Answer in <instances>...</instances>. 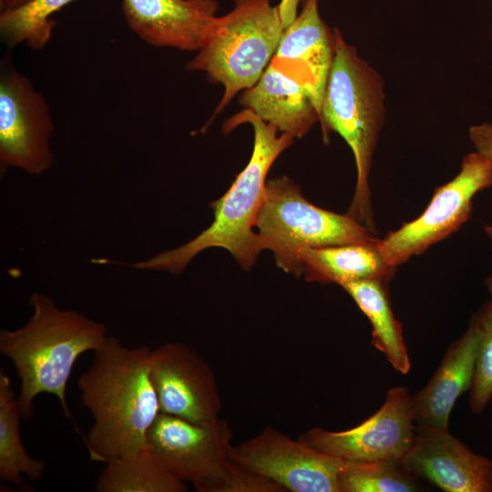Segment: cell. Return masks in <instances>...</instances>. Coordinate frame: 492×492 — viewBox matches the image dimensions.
I'll list each match as a JSON object with an SVG mask.
<instances>
[{"mask_svg":"<svg viewBox=\"0 0 492 492\" xmlns=\"http://www.w3.org/2000/svg\"><path fill=\"white\" fill-rule=\"evenodd\" d=\"M318 3L303 0L300 14L284 28L270 64L305 87L321 113L334 56V35L321 18Z\"/></svg>","mask_w":492,"mask_h":492,"instance_id":"5bb4252c","label":"cell"},{"mask_svg":"<svg viewBox=\"0 0 492 492\" xmlns=\"http://www.w3.org/2000/svg\"><path fill=\"white\" fill-rule=\"evenodd\" d=\"M96 483L97 492H185V482L174 477L148 449L109 459Z\"/></svg>","mask_w":492,"mask_h":492,"instance_id":"ffe728a7","label":"cell"},{"mask_svg":"<svg viewBox=\"0 0 492 492\" xmlns=\"http://www.w3.org/2000/svg\"><path fill=\"white\" fill-rule=\"evenodd\" d=\"M334 56L321 107L324 138L338 133L351 148L356 166L355 191L347 211L374 231L369 174L384 122V81L356 48L333 30Z\"/></svg>","mask_w":492,"mask_h":492,"instance_id":"277c9868","label":"cell"},{"mask_svg":"<svg viewBox=\"0 0 492 492\" xmlns=\"http://www.w3.org/2000/svg\"><path fill=\"white\" fill-rule=\"evenodd\" d=\"M242 123H249L253 128L252 154L228 191L210 203L214 213L210 226L179 247L130 264L133 268L179 274L198 253L211 247L230 251L245 270L254 264L262 251L253 229L263 200L266 177L272 163L292 145L294 138L285 133L277 136L278 129L274 126L248 108L228 119L224 129L230 132Z\"/></svg>","mask_w":492,"mask_h":492,"instance_id":"3957f363","label":"cell"},{"mask_svg":"<svg viewBox=\"0 0 492 492\" xmlns=\"http://www.w3.org/2000/svg\"><path fill=\"white\" fill-rule=\"evenodd\" d=\"M284 26L271 0H235L233 9L217 16L210 33L188 70L203 71L221 84L224 94L214 115L235 95L254 86L271 63Z\"/></svg>","mask_w":492,"mask_h":492,"instance_id":"5b68a950","label":"cell"},{"mask_svg":"<svg viewBox=\"0 0 492 492\" xmlns=\"http://www.w3.org/2000/svg\"><path fill=\"white\" fill-rule=\"evenodd\" d=\"M491 186L492 159L477 150L466 154L458 174L436 189L420 216L379 240L387 262L397 268L456 231L469 219L475 195Z\"/></svg>","mask_w":492,"mask_h":492,"instance_id":"ba28073f","label":"cell"},{"mask_svg":"<svg viewBox=\"0 0 492 492\" xmlns=\"http://www.w3.org/2000/svg\"><path fill=\"white\" fill-rule=\"evenodd\" d=\"M22 417L11 380L5 369L0 371V480L22 484L24 476L40 479L46 465L31 456L20 436Z\"/></svg>","mask_w":492,"mask_h":492,"instance_id":"44dd1931","label":"cell"},{"mask_svg":"<svg viewBox=\"0 0 492 492\" xmlns=\"http://www.w3.org/2000/svg\"><path fill=\"white\" fill-rule=\"evenodd\" d=\"M339 492H414L415 477L400 461H344L338 478Z\"/></svg>","mask_w":492,"mask_h":492,"instance_id":"603a6c76","label":"cell"},{"mask_svg":"<svg viewBox=\"0 0 492 492\" xmlns=\"http://www.w3.org/2000/svg\"><path fill=\"white\" fill-rule=\"evenodd\" d=\"M232 430L227 420L203 424L159 413L147 435V448L179 480L199 492H230Z\"/></svg>","mask_w":492,"mask_h":492,"instance_id":"52a82bcc","label":"cell"},{"mask_svg":"<svg viewBox=\"0 0 492 492\" xmlns=\"http://www.w3.org/2000/svg\"><path fill=\"white\" fill-rule=\"evenodd\" d=\"M300 0H281L278 5L280 16L284 28L297 16V8Z\"/></svg>","mask_w":492,"mask_h":492,"instance_id":"484cf974","label":"cell"},{"mask_svg":"<svg viewBox=\"0 0 492 492\" xmlns=\"http://www.w3.org/2000/svg\"><path fill=\"white\" fill-rule=\"evenodd\" d=\"M74 0H30L13 9L1 11L0 33L13 48L26 43L35 50L43 48L56 26L53 15Z\"/></svg>","mask_w":492,"mask_h":492,"instance_id":"7402d4cb","label":"cell"},{"mask_svg":"<svg viewBox=\"0 0 492 492\" xmlns=\"http://www.w3.org/2000/svg\"><path fill=\"white\" fill-rule=\"evenodd\" d=\"M484 283H485L488 292L490 293V295L492 297V274L486 278Z\"/></svg>","mask_w":492,"mask_h":492,"instance_id":"83f0119b","label":"cell"},{"mask_svg":"<svg viewBox=\"0 0 492 492\" xmlns=\"http://www.w3.org/2000/svg\"><path fill=\"white\" fill-rule=\"evenodd\" d=\"M484 231L492 240V223L484 227Z\"/></svg>","mask_w":492,"mask_h":492,"instance_id":"f1b7e54d","label":"cell"},{"mask_svg":"<svg viewBox=\"0 0 492 492\" xmlns=\"http://www.w3.org/2000/svg\"><path fill=\"white\" fill-rule=\"evenodd\" d=\"M130 29L161 47L199 51L216 19L215 0H121Z\"/></svg>","mask_w":492,"mask_h":492,"instance_id":"9a60e30c","label":"cell"},{"mask_svg":"<svg viewBox=\"0 0 492 492\" xmlns=\"http://www.w3.org/2000/svg\"><path fill=\"white\" fill-rule=\"evenodd\" d=\"M350 243L299 251L303 276L308 282L340 286L359 281L388 282L396 268L382 254L378 242Z\"/></svg>","mask_w":492,"mask_h":492,"instance_id":"ac0fdd59","label":"cell"},{"mask_svg":"<svg viewBox=\"0 0 492 492\" xmlns=\"http://www.w3.org/2000/svg\"><path fill=\"white\" fill-rule=\"evenodd\" d=\"M230 457L285 492H339L338 478L344 463L269 425L254 437L232 446Z\"/></svg>","mask_w":492,"mask_h":492,"instance_id":"8fae6325","label":"cell"},{"mask_svg":"<svg viewBox=\"0 0 492 492\" xmlns=\"http://www.w3.org/2000/svg\"><path fill=\"white\" fill-rule=\"evenodd\" d=\"M49 108L31 81L5 63L0 76L1 172L17 168L30 175L47 170L53 162Z\"/></svg>","mask_w":492,"mask_h":492,"instance_id":"9c48e42d","label":"cell"},{"mask_svg":"<svg viewBox=\"0 0 492 492\" xmlns=\"http://www.w3.org/2000/svg\"><path fill=\"white\" fill-rule=\"evenodd\" d=\"M478 347V332L471 319L465 333L452 343L428 383L413 395L417 426L448 430L450 413L470 390Z\"/></svg>","mask_w":492,"mask_h":492,"instance_id":"2e32d148","label":"cell"},{"mask_svg":"<svg viewBox=\"0 0 492 492\" xmlns=\"http://www.w3.org/2000/svg\"><path fill=\"white\" fill-rule=\"evenodd\" d=\"M29 303L33 313L23 326L0 332V353L13 363L20 379L21 415L30 418L36 397L48 394L56 396L78 429L67 403V381L79 356L105 343L107 327L78 311L60 309L38 292L31 294Z\"/></svg>","mask_w":492,"mask_h":492,"instance_id":"7a4b0ae2","label":"cell"},{"mask_svg":"<svg viewBox=\"0 0 492 492\" xmlns=\"http://www.w3.org/2000/svg\"><path fill=\"white\" fill-rule=\"evenodd\" d=\"M384 282L359 281L341 287L368 318L373 330L371 344L384 354L394 369L409 373L411 362L401 323L395 317Z\"/></svg>","mask_w":492,"mask_h":492,"instance_id":"d6986e66","label":"cell"},{"mask_svg":"<svg viewBox=\"0 0 492 492\" xmlns=\"http://www.w3.org/2000/svg\"><path fill=\"white\" fill-rule=\"evenodd\" d=\"M30 0H0V9L1 11L13 9L17 6H20Z\"/></svg>","mask_w":492,"mask_h":492,"instance_id":"4316f807","label":"cell"},{"mask_svg":"<svg viewBox=\"0 0 492 492\" xmlns=\"http://www.w3.org/2000/svg\"><path fill=\"white\" fill-rule=\"evenodd\" d=\"M478 332V347L469 390L472 413L480 414L492 399V300L473 315Z\"/></svg>","mask_w":492,"mask_h":492,"instance_id":"cb8c5ba5","label":"cell"},{"mask_svg":"<svg viewBox=\"0 0 492 492\" xmlns=\"http://www.w3.org/2000/svg\"><path fill=\"white\" fill-rule=\"evenodd\" d=\"M415 477L446 492H492V461L474 453L448 430L415 425L400 461Z\"/></svg>","mask_w":492,"mask_h":492,"instance_id":"4fadbf2b","label":"cell"},{"mask_svg":"<svg viewBox=\"0 0 492 492\" xmlns=\"http://www.w3.org/2000/svg\"><path fill=\"white\" fill-rule=\"evenodd\" d=\"M254 227L262 250L272 251L277 266L297 277L303 272L299 251L304 248L378 241L369 228L347 213L338 214L308 201L285 176L266 181Z\"/></svg>","mask_w":492,"mask_h":492,"instance_id":"8992f818","label":"cell"},{"mask_svg":"<svg viewBox=\"0 0 492 492\" xmlns=\"http://www.w3.org/2000/svg\"><path fill=\"white\" fill-rule=\"evenodd\" d=\"M415 427L413 395L398 385L388 389L381 407L360 425L343 431L314 427L299 439L344 461H401L413 442Z\"/></svg>","mask_w":492,"mask_h":492,"instance_id":"30bf717a","label":"cell"},{"mask_svg":"<svg viewBox=\"0 0 492 492\" xmlns=\"http://www.w3.org/2000/svg\"><path fill=\"white\" fill-rule=\"evenodd\" d=\"M149 375L160 413L196 424L219 418L221 399L215 375L190 347L166 343L151 349Z\"/></svg>","mask_w":492,"mask_h":492,"instance_id":"7c38bea8","label":"cell"},{"mask_svg":"<svg viewBox=\"0 0 492 492\" xmlns=\"http://www.w3.org/2000/svg\"><path fill=\"white\" fill-rule=\"evenodd\" d=\"M240 102L278 131L293 138L302 137L320 120L308 90L272 64L254 86L243 90Z\"/></svg>","mask_w":492,"mask_h":492,"instance_id":"e0dca14e","label":"cell"},{"mask_svg":"<svg viewBox=\"0 0 492 492\" xmlns=\"http://www.w3.org/2000/svg\"><path fill=\"white\" fill-rule=\"evenodd\" d=\"M468 137L477 152L492 159V123L470 127Z\"/></svg>","mask_w":492,"mask_h":492,"instance_id":"d4e9b609","label":"cell"},{"mask_svg":"<svg viewBox=\"0 0 492 492\" xmlns=\"http://www.w3.org/2000/svg\"><path fill=\"white\" fill-rule=\"evenodd\" d=\"M150 352L126 347L108 335L78 377L82 405L94 420L85 439L91 460L106 463L147 448L149 429L160 413L149 375Z\"/></svg>","mask_w":492,"mask_h":492,"instance_id":"6da1fadb","label":"cell"}]
</instances>
